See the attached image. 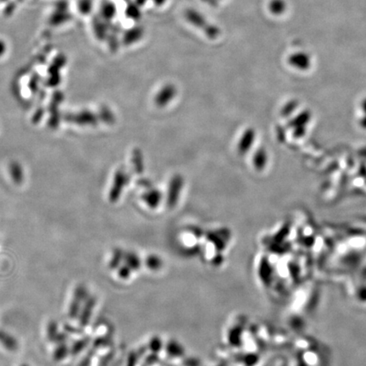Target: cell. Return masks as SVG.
I'll list each match as a JSON object with an SVG mask.
<instances>
[{"instance_id": "6da1fadb", "label": "cell", "mask_w": 366, "mask_h": 366, "mask_svg": "<svg viewBox=\"0 0 366 366\" xmlns=\"http://www.w3.org/2000/svg\"><path fill=\"white\" fill-rule=\"evenodd\" d=\"M89 299V293L84 286H78L74 292L73 300L69 309V315L71 319L76 318L80 314V304Z\"/></svg>"}, {"instance_id": "7a4b0ae2", "label": "cell", "mask_w": 366, "mask_h": 366, "mask_svg": "<svg viewBox=\"0 0 366 366\" xmlns=\"http://www.w3.org/2000/svg\"><path fill=\"white\" fill-rule=\"evenodd\" d=\"M95 304H96V299L94 297H89V299H87L86 304L84 305V309H83L82 313H80V327L85 328V327H87V324H89Z\"/></svg>"}, {"instance_id": "3957f363", "label": "cell", "mask_w": 366, "mask_h": 366, "mask_svg": "<svg viewBox=\"0 0 366 366\" xmlns=\"http://www.w3.org/2000/svg\"><path fill=\"white\" fill-rule=\"evenodd\" d=\"M0 343L9 351H16L18 348V342L11 334L0 330Z\"/></svg>"}, {"instance_id": "277c9868", "label": "cell", "mask_w": 366, "mask_h": 366, "mask_svg": "<svg viewBox=\"0 0 366 366\" xmlns=\"http://www.w3.org/2000/svg\"><path fill=\"white\" fill-rule=\"evenodd\" d=\"M175 96V89L172 87H166L165 89H162L158 97H157V102L161 105H166L168 101H171Z\"/></svg>"}, {"instance_id": "5b68a950", "label": "cell", "mask_w": 366, "mask_h": 366, "mask_svg": "<svg viewBox=\"0 0 366 366\" xmlns=\"http://www.w3.org/2000/svg\"><path fill=\"white\" fill-rule=\"evenodd\" d=\"M126 265H128L132 270H138L140 267L141 261L138 255L133 252L127 253L124 256Z\"/></svg>"}, {"instance_id": "8992f818", "label": "cell", "mask_w": 366, "mask_h": 366, "mask_svg": "<svg viewBox=\"0 0 366 366\" xmlns=\"http://www.w3.org/2000/svg\"><path fill=\"white\" fill-rule=\"evenodd\" d=\"M69 352H70L69 347L65 343H60L54 352V358L55 360H62L67 356Z\"/></svg>"}, {"instance_id": "52a82bcc", "label": "cell", "mask_w": 366, "mask_h": 366, "mask_svg": "<svg viewBox=\"0 0 366 366\" xmlns=\"http://www.w3.org/2000/svg\"><path fill=\"white\" fill-rule=\"evenodd\" d=\"M89 342H90V338H85L84 339L76 341L70 348V353L72 355H76V354L80 353V351L84 350V348H86Z\"/></svg>"}, {"instance_id": "ba28073f", "label": "cell", "mask_w": 366, "mask_h": 366, "mask_svg": "<svg viewBox=\"0 0 366 366\" xmlns=\"http://www.w3.org/2000/svg\"><path fill=\"white\" fill-rule=\"evenodd\" d=\"M125 254L122 252L120 250H114L113 256H112L111 260L109 262V266L111 269H115L119 266V264L121 262V260L124 259Z\"/></svg>"}, {"instance_id": "9c48e42d", "label": "cell", "mask_w": 366, "mask_h": 366, "mask_svg": "<svg viewBox=\"0 0 366 366\" xmlns=\"http://www.w3.org/2000/svg\"><path fill=\"white\" fill-rule=\"evenodd\" d=\"M146 265L150 270H157L161 266L160 259L155 255H150L146 260Z\"/></svg>"}, {"instance_id": "30bf717a", "label": "cell", "mask_w": 366, "mask_h": 366, "mask_svg": "<svg viewBox=\"0 0 366 366\" xmlns=\"http://www.w3.org/2000/svg\"><path fill=\"white\" fill-rule=\"evenodd\" d=\"M58 334H59V332H58L57 323L55 321L50 322V324H49V326H48V338H49L50 341H52V342H54V341H55V338L57 337Z\"/></svg>"}, {"instance_id": "8fae6325", "label": "cell", "mask_w": 366, "mask_h": 366, "mask_svg": "<svg viewBox=\"0 0 366 366\" xmlns=\"http://www.w3.org/2000/svg\"><path fill=\"white\" fill-rule=\"evenodd\" d=\"M131 272H132V269L128 265L121 266V267L119 268V271H118L119 277L122 278V279H128L130 276Z\"/></svg>"}, {"instance_id": "7c38bea8", "label": "cell", "mask_w": 366, "mask_h": 366, "mask_svg": "<svg viewBox=\"0 0 366 366\" xmlns=\"http://www.w3.org/2000/svg\"><path fill=\"white\" fill-rule=\"evenodd\" d=\"M110 339L109 338H102L97 339L96 343H94V346L96 345L98 347H105V346L109 344Z\"/></svg>"}, {"instance_id": "4fadbf2b", "label": "cell", "mask_w": 366, "mask_h": 366, "mask_svg": "<svg viewBox=\"0 0 366 366\" xmlns=\"http://www.w3.org/2000/svg\"><path fill=\"white\" fill-rule=\"evenodd\" d=\"M21 366H28V365H26V364H22V365H21Z\"/></svg>"}]
</instances>
